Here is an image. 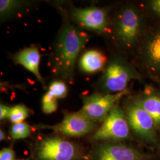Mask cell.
<instances>
[{"mask_svg": "<svg viewBox=\"0 0 160 160\" xmlns=\"http://www.w3.org/2000/svg\"><path fill=\"white\" fill-rule=\"evenodd\" d=\"M92 160H146L137 149L118 142H103L92 151Z\"/></svg>", "mask_w": 160, "mask_h": 160, "instance_id": "obj_10", "label": "cell"}, {"mask_svg": "<svg viewBox=\"0 0 160 160\" xmlns=\"http://www.w3.org/2000/svg\"><path fill=\"white\" fill-rule=\"evenodd\" d=\"M7 139V136H6V134L5 133V132L1 130L0 131V140L1 141H4Z\"/></svg>", "mask_w": 160, "mask_h": 160, "instance_id": "obj_22", "label": "cell"}, {"mask_svg": "<svg viewBox=\"0 0 160 160\" xmlns=\"http://www.w3.org/2000/svg\"><path fill=\"white\" fill-rule=\"evenodd\" d=\"M11 108H9L3 104L0 105V120H3L9 118L11 113Z\"/></svg>", "mask_w": 160, "mask_h": 160, "instance_id": "obj_21", "label": "cell"}, {"mask_svg": "<svg viewBox=\"0 0 160 160\" xmlns=\"http://www.w3.org/2000/svg\"><path fill=\"white\" fill-rule=\"evenodd\" d=\"M148 24L142 8L134 4H127L114 16L112 36L122 49L135 52Z\"/></svg>", "mask_w": 160, "mask_h": 160, "instance_id": "obj_1", "label": "cell"}, {"mask_svg": "<svg viewBox=\"0 0 160 160\" xmlns=\"http://www.w3.org/2000/svg\"><path fill=\"white\" fill-rule=\"evenodd\" d=\"M142 9L147 18L160 22V0L145 1Z\"/></svg>", "mask_w": 160, "mask_h": 160, "instance_id": "obj_16", "label": "cell"}, {"mask_svg": "<svg viewBox=\"0 0 160 160\" xmlns=\"http://www.w3.org/2000/svg\"><path fill=\"white\" fill-rule=\"evenodd\" d=\"M135 99L154 121L158 131H160V90L151 86H145Z\"/></svg>", "mask_w": 160, "mask_h": 160, "instance_id": "obj_12", "label": "cell"}, {"mask_svg": "<svg viewBox=\"0 0 160 160\" xmlns=\"http://www.w3.org/2000/svg\"><path fill=\"white\" fill-rule=\"evenodd\" d=\"M107 58L101 52L90 50L86 52L80 61L81 69L87 73H94L105 67Z\"/></svg>", "mask_w": 160, "mask_h": 160, "instance_id": "obj_15", "label": "cell"}, {"mask_svg": "<svg viewBox=\"0 0 160 160\" xmlns=\"http://www.w3.org/2000/svg\"><path fill=\"white\" fill-rule=\"evenodd\" d=\"M67 87L64 82L56 81L52 83L42 98V109L45 113H51L57 109V99L65 97Z\"/></svg>", "mask_w": 160, "mask_h": 160, "instance_id": "obj_14", "label": "cell"}, {"mask_svg": "<svg viewBox=\"0 0 160 160\" xmlns=\"http://www.w3.org/2000/svg\"><path fill=\"white\" fill-rule=\"evenodd\" d=\"M15 152L12 148H4L0 152V160H15Z\"/></svg>", "mask_w": 160, "mask_h": 160, "instance_id": "obj_20", "label": "cell"}, {"mask_svg": "<svg viewBox=\"0 0 160 160\" xmlns=\"http://www.w3.org/2000/svg\"><path fill=\"white\" fill-rule=\"evenodd\" d=\"M125 113L130 129L140 139L155 143L157 141V128L151 116L133 97L127 103Z\"/></svg>", "mask_w": 160, "mask_h": 160, "instance_id": "obj_7", "label": "cell"}, {"mask_svg": "<svg viewBox=\"0 0 160 160\" xmlns=\"http://www.w3.org/2000/svg\"><path fill=\"white\" fill-rule=\"evenodd\" d=\"M35 153L38 160H78L82 150L77 144L62 138L49 137L38 143Z\"/></svg>", "mask_w": 160, "mask_h": 160, "instance_id": "obj_5", "label": "cell"}, {"mask_svg": "<svg viewBox=\"0 0 160 160\" xmlns=\"http://www.w3.org/2000/svg\"><path fill=\"white\" fill-rule=\"evenodd\" d=\"M31 128L27 123H13L10 129L11 137L14 139H20L28 137L31 133Z\"/></svg>", "mask_w": 160, "mask_h": 160, "instance_id": "obj_18", "label": "cell"}, {"mask_svg": "<svg viewBox=\"0 0 160 160\" xmlns=\"http://www.w3.org/2000/svg\"><path fill=\"white\" fill-rule=\"evenodd\" d=\"M135 52L142 73L160 85V22L148 24Z\"/></svg>", "mask_w": 160, "mask_h": 160, "instance_id": "obj_3", "label": "cell"}, {"mask_svg": "<svg viewBox=\"0 0 160 160\" xmlns=\"http://www.w3.org/2000/svg\"><path fill=\"white\" fill-rule=\"evenodd\" d=\"M14 60L16 63L23 65L29 70L42 84H43V80L39 72L40 55L38 48L32 47L24 49L17 53L14 57Z\"/></svg>", "mask_w": 160, "mask_h": 160, "instance_id": "obj_13", "label": "cell"}, {"mask_svg": "<svg viewBox=\"0 0 160 160\" xmlns=\"http://www.w3.org/2000/svg\"><path fill=\"white\" fill-rule=\"evenodd\" d=\"M29 111L23 104H18L11 109L10 119L13 123L23 122L29 116Z\"/></svg>", "mask_w": 160, "mask_h": 160, "instance_id": "obj_19", "label": "cell"}, {"mask_svg": "<svg viewBox=\"0 0 160 160\" xmlns=\"http://www.w3.org/2000/svg\"><path fill=\"white\" fill-rule=\"evenodd\" d=\"M130 127L125 111L118 103L111 110L103 124L92 135V138L103 142H116L130 137Z\"/></svg>", "mask_w": 160, "mask_h": 160, "instance_id": "obj_6", "label": "cell"}, {"mask_svg": "<svg viewBox=\"0 0 160 160\" xmlns=\"http://www.w3.org/2000/svg\"><path fill=\"white\" fill-rule=\"evenodd\" d=\"M87 35L68 24L59 32L54 49L55 68L65 79L72 78L78 55L85 46Z\"/></svg>", "mask_w": 160, "mask_h": 160, "instance_id": "obj_2", "label": "cell"}, {"mask_svg": "<svg viewBox=\"0 0 160 160\" xmlns=\"http://www.w3.org/2000/svg\"><path fill=\"white\" fill-rule=\"evenodd\" d=\"M22 6V2L14 0H1L0 1V14L1 17L4 18L10 17Z\"/></svg>", "mask_w": 160, "mask_h": 160, "instance_id": "obj_17", "label": "cell"}, {"mask_svg": "<svg viewBox=\"0 0 160 160\" xmlns=\"http://www.w3.org/2000/svg\"></svg>", "mask_w": 160, "mask_h": 160, "instance_id": "obj_23", "label": "cell"}, {"mask_svg": "<svg viewBox=\"0 0 160 160\" xmlns=\"http://www.w3.org/2000/svg\"><path fill=\"white\" fill-rule=\"evenodd\" d=\"M72 16L80 24L99 33L107 31L110 26L108 12L102 8H74L72 11Z\"/></svg>", "mask_w": 160, "mask_h": 160, "instance_id": "obj_11", "label": "cell"}, {"mask_svg": "<svg viewBox=\"0 0 160 160\" xmlns=\"http://www.w3.org/2000/svg\"><path fill=\"white\" fill-rule=\"evenodd\" d=\"M142 75L134 65L120 56L113 58L104 68L99 86L103 94H115L127 90L133 80H141Z\"/></svg>", "mask_w": 160, "mask_h": 160, "instance_id": "obj_4", "label": "cell"}, {"mask_svg": "<svg viewBox=\"0 0 160 160\" xmlns=\"http://www.w3.org/2000/svg\"><path fill=\"white\" fill-rule=\"evenodd\" d=\"M127 89L115 94L94 93L84 97L80 113L95 122H103L122 97L128 94Z\"/></svg>", "mask_w": 160, "mask_h": 160, "instance_id": "obj_8", "label": "cell"}, {"mask_svg": "<svg viewBox=\"0 0 160 160\" xmlns=\"http://www.w3.org/2000/svg\"><path fill=\"white\" fill-rule=\"evenodd\" d=\"M97 123L80 112L67 114L63 120L55 125H41L39 128L49 129L69 137H79L94 131Z\"/></svg>", "mask_w": 160, "mask_h": 160, "instance_id": "obj_9", "label": "cell"}]
</instances>
